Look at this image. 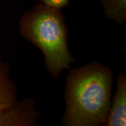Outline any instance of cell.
Returning a JSON list of instances; mask_svg holds the SVG:
<instances>
[{"label":"cell","mask_w":126,"mask_h":126,"mask_svg":"<svg viewBox=\"0 0 126 126\" xmlns=\"http://www.w3.org/2000/svg\"><path fill=\"white\" fill-rule=\"evenodd\" d=\"M9 64L0 55V113L14 105L17 100V87L9 76Z\"/></svg>","instance_id":"5b68a950"},{"label":"cell","mask_w":126,"mask_h":126,"mask_svg":"<svg viewBox=\"0 0 126 126\" xmlns=\"http://www.w3.org/2000/svg\"><path fill=\"white\" fill-rule=\"evenodd\" d=\"M39 114L34 109V102L27 98L22 102H16L0 113V126H38Z\"/></svg>","instance_id":"3957f363"},{"label":"cell","mask_w":126,"mask_h":126,"mask_svg":"<svg viewBox=\"0 0 126 126\" xmlns=\"http://www.w3.org/2000/svg\"><path fill=\"white\" fill-rule=\"evenodd\" d=\"M104 126H126V75L121 73L117 79V88L111 100L107 121Z\"/></svg>","instance_id":"277c9868"},{"label":"cell","mask_w":126,"mask_h":126,"mask_svg":"<svg viewBox=\"0 0 126 126\" xmlns=\"http://www.w3.org/2000/svg\"><path fill=\"white\" fill-rule=\"evenodd\" d=\"M19 25L20 35L43 53L46 69L53 78H58L74 63L68 48V28L61 9L39 2L23 14Z\"/></svg>","instance_id":"7a4b0ae2"},{"label":"cell","mask_w":126,"mask_h":126,"mask_svg":"<svg viewBox=\"0 0 126 126\" xmlns=\"http://www.w3.org/2000/svg\"><path fill=\"white\" fill-rule=\"evenodd\" d=\"M32 1H36L50 6L62 9L69 4L70 0H32Z\"/></svg>","instance_id":"52a82bcc"},{"label":"cell","mask_w":126,"mask_h":126,"mask_svg":"<svg viewBox=\"0 0 126 126\" xmlns=\"http://www.w3.org/2000/svg\"><path fill=\"white\" fill-rule=\"evenodd\" d=\"M112 83L111 69L99 62L71 69L66 79L63 126H104L110 109Z\"/></svg>","instance_id":"6da1fadb"},{"label":"cell","mask_w":126,"mask_h":126,"mask_svg":"<svg viewBox=\"0 0 126 126\" xmlns=\"http://www.w3.org/2000/svg\"><path fill=\"white\" fill-rule=\"evenodd\" d=\"M106 18L118 24L126 21V0H100Z\"/></svg>","instance_id":"8992f818"}]
</instances>
